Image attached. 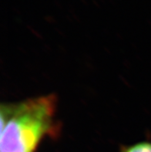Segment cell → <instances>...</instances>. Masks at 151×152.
Listing matches in <instances>:
<instances>
[{
    "instance_id": "cell-2",
    "label": "cell",
    "mask_w": 151,
    "mask_h": 152,
    "mask_svg": "<svg viewBox=\"0 0 151 152\" xmlns=\"http://www.w3.org/2000/svg\"><path fill=\"white\" fill-rule=\"evenodd\" d=\"M120 152H151V141H139L133 145L123 146Z\"/></svg>"
},
{
    "instance_id": "cell-1",
    "label": "cell",
    "mask_w": 151,
    "mask_h": 152,
    "mask_svg": "<svg viewBox=\"0 0 151 152\" xmlns=\"http://www.w3.org/2000/svg\"><path fill=\"white\" fill-rule=\"evenodd\" d=\"M56 104L53 94L2 104L0 151L36 152L41 141L55 132Z\"/></svg>"
}]
</instances>
